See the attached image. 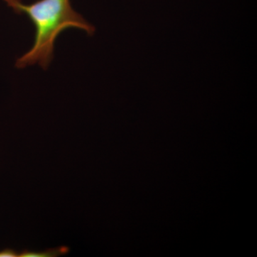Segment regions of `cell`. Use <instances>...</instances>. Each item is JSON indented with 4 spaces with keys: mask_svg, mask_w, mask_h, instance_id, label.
<instances>
[{
    "mask_svg": "<svg viewBox=\"0 0 257 257\" xmlns=\"http://www.w3.org/2000/svg\"><path fill=\"white\" fill-rule=\"evenodd\" d=\"M18 14L26 15L35 27L33 43L30 50L15 62L18 69L39 66L46 69L52 63L56 40L67 29H78L89 35L95 28L74 10L71 0H37L26 4L22 0H3Z\"/></svg>",
    "mask_w": 257,
    "mask_h": 257,
    "instance_id": "obj_1",
    "label": "cell"
}]
</instances>
